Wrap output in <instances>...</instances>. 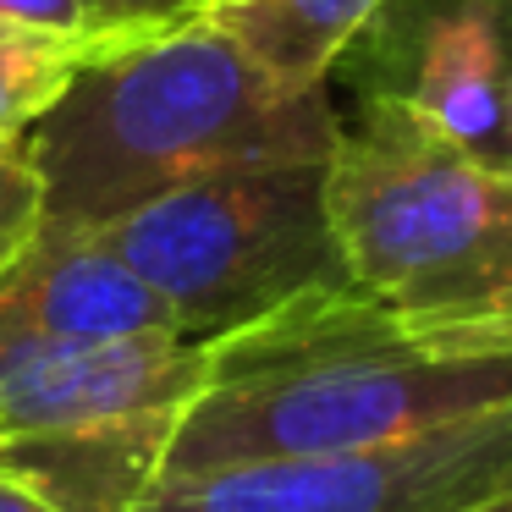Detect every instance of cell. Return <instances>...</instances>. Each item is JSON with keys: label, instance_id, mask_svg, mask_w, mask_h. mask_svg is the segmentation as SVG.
Here are the masks:
<instances>
[{"label": "cell", "instance_id": "6", "mask_svg": "<svg viewBox=\"0 0 512 512\" xmlns=\"http://www.w3.org/2000/svg\"><path fill=\"white\" fill-rule=\"evenodd\" d=\"M512 496V402L353 452L155 479L133 512H474Z\"/></svg>", "mask_w": 512, "mask_h": 512}, {"label": "cell", "instance_id": "15", "mask_svg": "<svg viewBox=\"0 0 512 512\" xmlns=\"http://www.w3.org/2000/svg\"><path fill=\"white\" fill-rule=\"evenodd\" d=\"M0 512H72V507L56 496H45L39 485H28L12 468H0Z\"/></svg>", "mask_w": 512, "mask_h": 512}, {"label": "cell", "instance_id": "9", "mask_svg": "<svg viewBox=\"0 0 512 512\" xmlns=\"http://www.w3.org/2000/svg\"><path fill=\"white\" fill-rule=\"evenodd\" d=\"M386 0H199L193 17L226 34L281 89H325Z\"/></svg>", "mask_w": 512, "mask_h": 512}, {"label": "cell", "instance_id": "14", "mask_svg": "<svg viewBox=\"0 0 512 512\" xmlns=\"http://www.w3.org/2000/svg\"><path fill=\"white\" fill-rule=\"evenodd\" d=\"M501 28V166L512 171V0H496Z\"/></svg>", "mask_w": 512, "mask_h": 512}, {"label": "cell", "instance_id": "1", "mask_svg": "<svg viewBox=\"0 0 512 512\" xmlns=\"http://www.w3.org/2000/svg\"><path fill=\"white\" fill-rule=\"evenodd\" d=\"M512 402V353L408 331L358 287H320L204 342V375L155 479L380 446Z\"/></svg>", "mask_w": 512, "mask_h": 512}, {"label": "cell", "instance_id": "2", "mask_svg": "<svg viewBox=\"0 0 512 512\" xmlns=\"http://www.w3.org/2000/svg\"><path fill=\"white\" fill-rule=\"evenodd\" d=\"M331 89L292 94L199 17L105 39L28 127L45 221L105 226L215 171L331 160Z\"/></svg>", "mask_w": 512, "mask_h": 512}, {"label": "cell", "instance_id": "4", "mask_svg": "<svg viewBox=\"0 0 512 512\" xmlns=\"http://www.w3.org/2000/svg\"><path fill=\"white\" fill-rule=\"evenodd\" d=\"M83 232L177 314L188 342L243 331L303 292L353 287L325 215V160L215 171Z\"/></svg>", "mask_w": 512, "mask_h": 512}, {"label": "cell", "instance_id": "5", "mask_svg": "<svg viewBox=\"0 0 512 512\" xmlns=\"http://www.w3.org/2000/svg\"><path fill=\"white\" fill-rule=\"evenodd\" d=\"M204 375V342L0 336V468L72 512H133Z\"/></svg>", "mask_w": 512, "mask_h": 512}, {"label": "cell", "instance_id": "16", "mask_svg": "<svg viewBox=\"0 0 512 512\" xmlns=\"http://www.w3.org/2000/svg\"><path fill=\"white\" fill-rule=\"evenodd\" d=\"M474 512H512V496H496V501H485V507H474Z\"/></svg>", "mask_w": 512, "mask_h": 512}, {"label": "cell", "instance_id": "7", "mask_svg": "<svg viewBox=\"0 0 512 512\" xmlns=\"http://www.w3.org/2000/svg\"><path fill=\"white\" fill-rule=\"evenodd\" d=\"M336 72L358 94L402 100L452 144L501 166L496 0H386Z\"/></svg>", "mask_w": 512, "mask_h": 512}, {"label": "cell", "instance_id": "12", "mask_svg": "<svg viewBox=\"0 0 512 512\" xmlns=\"http://www.w3.org/2000/svg\"><path fill=\"white\" fill-rule=\"evenodd\" d=\"M83 6H89V23L100 39H138L193 17L199 0H83Z\"/></svg>", "mask_w": 512, "mask_h": 512}, {"label": "cell", "instance_id": "8", "mask_svg": "<svg viewBox=\"0 0 512 512\" xmlns=\"http://www.w3.org/2000/svg\"><path fill=\"white\" fill-rule=\"evenodd\" d=\"M0 336L105 347L182 336V325L94 232L45 221L0 276Z\"/></svg>", "mask_w": 512, "mask_h": 512}, {"label": "cell", "instance_id": "3", "mask_svg": "<svg viewBox=\"0 0 512 512\" xmlns=\"http://www.w3.org/2000/svg\"><path fill=\"white\" fill-rule=\"evenodd\" d=\"M342 270L408 331L512 353V171L386 94H358L325 160Z\"/></svg>", "mask_w": 512, "mask_h": 512}, {"label": "cell", "instance_id": "10", "mask_svg": "<svg viewBox=\"0 0 512 512\" xmlns=\"http://www.w3.org/2000/svg\"><path fill=\"white\" fill-rule=\"evenodd\" d=\"M105 39L39 34V28L0 23V138H23L50 105L67 94L78 67Z\"/></svg>", "mask_w": 512, "mask_h": 512}, {"label": "cell", "instance_id": "13", "mask_svg": "<svg viewBox=\"0 0 512 512\" xmlns=\"http://www.w3.org/2000/svg\"><path fill=\"white\" fill-rule=\"evenodd\" d=\"M0 23L39 28V34H72V39H100L89 23L83 0H0Z\"/></svg>", "mask_w": 512, "mask_h": 512}, {"label": "cell", "instance_id": "11", "mask_svg": "<svg viewBox=\"0 0 512 512\" xmlns=\"http://www.w3.org/2000/svg\"><path fill=\"white\" fill-rule=\"evenodd\" d=\"M39 226H45V188H39L28 138H0V276Z\"/></svg>", "mask_w": 512, "mask_h": 512}]
</instances>
